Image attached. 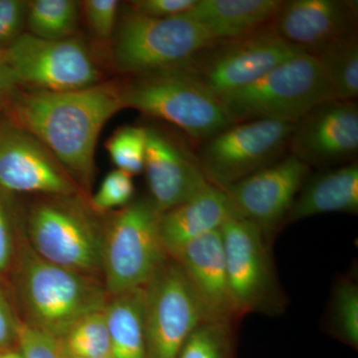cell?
<instances>
[{
    "label": "cell",
    "instance_id": "1",
    "mask_svg": "<svg viewBox=\"0 0 358 358\" xmlns=\"http://www.w3.org/2000/svg\"><path fill=\"white\" fill-rule=\"evenodd\" d=\"M122 109L121 83L117 81L67 92L16 88L8 96L9 117L50 150L89 199L99 136Z\"/></svg>",
    "mask_w": 358,
    "mask_h": 358
},
{
    "label": "cell",
    "instance_id": "2",
    "mask_svg": "<svg viewBox=\"0 0 358 358\" xmlns=\"http://www.w3.org/2000/svg\"><path fill=\"white\" fill-rule=\"evenodd\" d=\"M18 244L13 267L21 322L56 339L78 320L105 308L110 296L102 278L44 260L26 242L23 228Z\"/></svg>",
    "mask_w": 358,
    "mask_h": 358
},
{
    "label": "cell",
    "instance_id": "3",
    "mask_svg": "<svg viewBox=\"0 0 358 358\" xmlns=\"http://www.w3.org/2000/svg\"><path fill=\"white\" fill-rule=\"evenodd\" d=\"M22 224L26 242L42 259L102 278L105 215L86 195L34 196L22 211Z\"/></svg>",
    "mask_w": 358,
    "mask_h": 358
},
{
    "label": "cell",
    "instance_id": "4",
    "mask_svg": "<svg viewBox=\"0 0 358 358\" xmlns=\"http://www.w3.org/2000/svg\"><path fill=\"white\" fill-rule=\"evenodd\" d=\"M218 99L233 124H296L315 106L336 100L319 61L306 53L288 59L253 83Z\"/></svg>",
    "mask_w": 358,
    "mask_h": 358
},
{
    "label": "cell",
    "instance_id": "5",
    "mask_svg": "<svg viewBox=\"0 0 358 358\" xmlns=\"http://www.w3.org/2000/svg\"><path fill=\"white\" fill-rule=\"evenodd\" d=\"M150 197L105 214L102 279L110 296L143 288L169 258Z\"/></svg>",
    "mask_w": 358,
    "mask_h": 358
},
{
    "label": "cell",
    "instance_id": "6",
    "mask_svg": "<svg viewBox=\"0 0 358 358\" xmlns=\"http://www.w3.org/2000/svg\"><path fill=\"white\" fill-rule=\"evenodd\" d=\"M213 41L185 15L150 18L134 13L124 4L109 57L117 72L138 76L178 67Z\"/></svg>",
    "mask_w": 358,
    "mask_h": 358
},
{
    "label": "cell",
    "instance_id": "7",
    "mask_svg": "<svg viewBox=\"0 0 358 358\" xmlns=\"http://www.w3.org/2000/svg\"><path fill=\"white\" fill-rule=\"evenodd\" d=\"M121 83L124 109L169 122L204 141L233 122L218 96L173 70L129 76Z\"/></svg>",
    "mask_w": 358,
    "mask_h": 358
},
{
    "label": "cell",
    "instance_id": "8",
    "mask_svg": "<svg viewBox=\"0 0 358 358\" xmlns=\"http://www.w3.org/2000/svg\"><path fill=\"white\" fill-rule=\"evenodd\" d=\"M300 53L270 24L239 38L214 40L183 64L169 70L219 96L253 83Z\"/></svg>",
    "mask_w": 358,
    "mask_h": 358
},
{
    "label": "cell",
    "instance_id": "9",
    "mask_svg": "<svg viewBox=\"0 0 358 358\" xmlns=\"http://www.w3.org/2000/svg\"><path fill=\"white\" fill-rule=\"evenodd\" d=\"M2 54L17 88L67 92L103 82L95 56L77 35L52 41L24 32Z\"/></svg>",
    "mask_w": 358,
    "mask_h": 358
},
{
    "label": "cell",
    "instance_id": "10",
    "mask_svg": "<svg viewBox=\"0 0 358 358\" xmlns=\"http://www.w3.org/2000/svg\"><path fill=\"white\" fill-rule=\"evenodd\" d=\"M220 232L236 317L281 312L284 299L262 231L236 212L223 224Z\"/></svg>",
    "mask_w": 358,
    "mask_h": 358
},
{
    "label": "cell",
    "instance_id": "11",
    "mask_svg": "<svg viewBox=\"0 0 358 358\" xmlns=\"http://www.w3.org/2000/svg\"><path fill=\"white\" fill-rule=\"evenodd\" d=\"M294 124L251 121L231 124L203 141L197 159L210 185L225 190L280 160Z\"/></svg>",
    "mask_w": 358,
    "mask_h": 358
},
{
    "label": "cell",
    "instance_id": "12",
    "mask_svg": "<svg viewBox=\"0 0 358 358\" xmlns=\"http://www.w3.org/2000/svg\"><path fill=\"white\" fill-rule=\"evenodd\" d=\"M205 322L179 264L169 258L143 287L147 358H176L186 339Z\"/></svg>",
    "mask_w": 358,
    "mask_h": 358
},
{
    "label": "cell",
    "instance_id": "13",
    "mask_svg": "<svg viewBox=\"0 0 358 358\" xmlns=\"http://www.w3.org/2000/svg\"><path fill=\"white\" fill-rule=\"evenodd\" d=\"M0 192L32 196L84 194L50 150L9 115L0 122Z\"/></svg>",
    "mask_w": 358,
    "mask_h": 358
},
{
    "label": "cell",
    "instance_id": "14",
    "mask_svg": "<svg viewBox=\"0 0 358 358\" xmlns=\"http://www.w3.org/2000/svg\"><path fill=\"white\" fill-rule=\"evenodd\" d=\"M310 167L293 155L278 160L224 190L235 210L268 239L286 221Z\"/></svg>",
    "mask_w": 358,
    "mask_h": 358
},
{
    "label": "cell",
    "instance_id": "15",
    "mask_svg": "<svg viewBox=\"0 0 358 358\" xmlns=\"http://www.w3.org/2000/svg\"><path fill=\"white\" fill-rule=\"evenodd\" d=\"M289 148L310 167L352 162L358 152L357 101L329 100L315 106L294 124Z\"/></svg>",
    "mask_w": 358,
    "mask_h": 358
},
{
    "label": "cell",
    "instance_id": "16",
    "mask_svg": "<svg viewBox=\"0 0 358 358\" xmlns=\"http://www.w3.org/2000/svg\"><path fill=\"white\" fill-rule=\"evenodd\" d=\"M147 131L145 169L150 199L160 213L199 194L210 183L197 157L166 129L145 126Z\"/></svg>",
    "mask_w": 358,
    "mask_h": 358
},
{
    "label": "cell",
    "instance_id": "17",
    "mask_svg": "<svg viewBox=\"0 0 358 358\" xmlns=\"http://www.w3.org/2000/svg\"><path fill=\"white\" fill-rule=\"evenodd\" d=\"M357 0H286L271 23L277 34L303 53L357 34Z\"/></svg>",
    "mask_w": 358,
    "mask_h": 358
},
{
    "label": "cell",
    "instance_id": "18",
    "mask_svg": "<svg viewBox=\"0 0 358 358\" xmlns=\"http://www.w3.org/2000/svg\"><path fill=\"white\" fill-rule=\"evenodd\" d=\"M199 301L205 322L230 324L235 319L220 230L186 244L176 258Z\"/></svg>",
    "mask_w": 358,
    "mask_h": 358
},
{
    "label": "cell",
    "instance_id": "19",
    "mask_svg": "<svg viewBox=\"0 0 358 358\" xmlns=\"http://www.w3.org/2000/svg\"><path fill=\"white\" fill-rule=\"evenodd\" d=\"M236 212L227 193L212 185L187 201L162 212L160 238L167 256L176 258L192 240L220 230Z\"/></svg>",
    "mask_w": 358,
    "mask_h": 358
},
{
    "label": "cell",
    "instance_id": "20",
    "mask_svg": "<svg viewBox=\"0 0 358 358\" xmlns=\"http://www.w3.org/2000/svg\"><path fill=\"white\" fill-rule=\"evenodd\" d=\"M284 0H196L183 14L214 40L239 38L273 22Z\"/></svg>",
    "mask_w": 358,
    "mask_h": 358
},
{
    "label": "cell",
    "instance_id": "21",
    "mask_svg": "<svg viewBox=\"0 0 358 358\" xmlns=\"http://www.w3.org/2000/svg\"><path fill=\"white\" fill-rule=\"evenodd\" d=\"M357 212L358 164L352 162L308 178L286 221L292 223L322 214Z\"/></svg>",
    "mask_w": 358,
    "mask_h": 358
},
{
    "label": "cell",
    "instance_id": "22",
    "mask_svg": "<svg viewBox=\"0 0 358 358\" xmlns=\"http://www.w3.org/2000/svg\"><path fill=\"white\" fill-rule=\"evenodd\" d=\"M114 358H147L143 288L110 296L105 308Z\"/></svg>",
    "mask_w": 358,
    "mask_h": 358
},
{
    "label": "cell",
    "instance_id": "23",
    "mask_svg": "<svg viewBox=\"0 0 358 358\" xmlns=\"http://www.w3.org/2000/svg\"><path fill=\"white\" fill-rule=\"evenodd\" d=\"M320 66L336 100L355 101L358 96V36L334 42L313 56Z\"/></svg>",
    "mask_w": 358,
    "mask_h": 358
},
{
    "label": "cell",
    "instance_id": "24",
    "mask_svg": "<svg viewBox=\"0 0 358 358\" xmlns=\"http://www.w3.org/2000/svg\"><path fill=\"white\" fill-rule=\"evenodd\" d=\"M81 2L75 0L28 1L26 30L45 40H65L76 36Z\"/></svg>",
    "mask_w": 358,
    "mask_h": 358
},
{
    "label": "cell",
    "instance_id": "25",
    "mask_svg": "<svg viewBox=\"0 0 358 358\" xmlns=\"http://www.w3.org/2000/svg\"><path fill=\"white\" fill-rule=\"evenodd\" d=\"M55 341L62 358L112 357L103 310L78 320Z\"/></svg>",
    "mask_w": 358,
    "mask_h": 358
},
{
    "label": "cell",
    "instance_id": "26",
    "mask_svg": "<svg viewBox=\"0 0 358 358\" xmlns=\"http://www.w3.org/2000/svg\"><path fill=\"white\" fill-rule=\"evenodd\" d=\"M106 148L117 169L136 176L145 169L147 131L145 126H124L108 138Z\"/></svg>",
    "mask_w": 358,
    "mask_h": 358
},
{
    "label": "cell",
    "instance_id": "27",
    "mask_svg": "<svg viewBox=\"0 0 358 358\" xmlns=\"http://www.w3.org/2000/svg\"><path fill=\"white\" fill-rule=\"evenodd\" d=\"M329 326L331 331L348 345L358 346V287L343 279L334 289L331 303Z\"/></svg>",
    "mask_w": 358,
    "mask_h": 358
},
{
    "label": "cell",
    "instance_id": "28",
    "mask_svg": "<svg viewBox=\"0 0 358 358\" xmlns=\"http://www.w3.org/2000/svg\"><path fill=\"white\" fill-rule=\"evenodd\" d=\"M230 324L203 322L186 339L176 358H229Z\"/></svg>",
    "mask_w": 358,
    "mask_h": 358
},
{
    "label": "cell",
    "instance_id": "29",
    "mask_svg": "<svg viewBox=\"0 0 358 358\" xmlns=\"http://www.w3.org/2000/svg\"><path fill=\"white\" fill-rule=\"evenodd\" d=\"M121 2L117 0H84L81 2L85 21L92 38L110 53L114 38Z\"/></svg>",
    "mask_w": 358,
    "mask_h": 358
},
{
    "label": "cell",
    "instance_id": "30",
    "mask_svg": "<svg viewBox=\"0 0 358 358\" xmlns=\"http://www.w3.org/2000/svg\"><path fill=\"white\" fill-rule=\"evenodd\" d=\"M133 176L120 169H114L106 176L98 192L90 197L92 208L101 214L117 210L134 200Z\"/></svg>",
    "mask_w": 358,
    "mask_h": 358
},
{
    "label": "cell",
    "instance_id": "31",
    "mask_svg": "<svg viewBox=\"0 0 358 358\" xmlns=\"http://www.w3.org/2000/svg\"><path fill=\"white\" fill-rule=\"evenodd\" d=\"M27 9L26 0H0V53L26 32Z\"/></svg>",
    "mask_w": 358,
    "mask_h": 358
},
{
    "label": "cell",
    "instance_id": "32",
    "mask_svg": "<svg viewBox=\"0 0 358 358\" xmlns=\"http://www.w3.org/2000/svg\"><path fill=\"white\" fill-rule=\"evenodd\" d=\"M13 195L0 192V274L13 268L15 260V211L13 210L10 199Z\"/></svg>",
    "mask_w": 358,
    "mask_h": 358
},
{
    "label": "cell",
    "instance_id": "33",
    "mask_svg": "<svg viewBox=\"0 0 358 358\" xmlns=\"http://www.w3.org/2000/svg\"><path fill=\"white\" fill-rule=\"evenodd\" d=\"M17 346L24 358H62L55 338L20 322Z\"/></svg>",
    "mask_w": 358,
    "mask_h": 358
},
{
    "label": "cell",
    "instance_id": "34",
    "mask_svg": "<svg viewBox=\"0 0 358 358\" xmlns=\"http://www.w3.org/2000/svg\"><path fill=\"white\" fill-rule=\"evenodd\" d=\"M196 0H133L127 6L134 13L150 18H169L183 15Z\"/></svg>",
    "mask_w": 358,
    "mask_h": 358
},
{
    "label": "cell",
    "instance_id": "35",
    "mask_svg": "<svg viewBox=\"0 0 358 358\" xmlns=\"http://www.w3.org/2000/svg\"><path fill=\"white\" fill-rule=\"evenodd\" d=\"M20 317L0 287V350L17 345Z\"/></svg>",
    "mask_w": 358,
    "mask_h": 358
},
{
    "label": "cell",
    "instance_id": "36",
    "mask_svg": "<svg viewBox=\"0 0 358 358\" xmlns=\"http://www.w3.org/2000/svg\"><path fill=\"white\" fill-rule=\"evenodd\" d=\"M16 88L13 73L4 60L3 54L0 53V96H9Z\"/></svg>",
    "mask_w": 358,
    "mask_h": 358
},
{
    "label": "cell",
    "instance_id": "37",
    "mask_svg": "<svg viewBox=\"0 0 358 358\" xmlns=\"http://www.w3.org/2000/svg\"><path fill=\"white\" fill-rule=\"evenodd\" d=\"M0 358H24L17 345L0 350Z\"/></svg>",
    "mask_w": 358,
    "mask_h": 358
},
{
    "label": "cell",
    "instance_id": "38",
    "mask_svg": "<svg viewBox=\"0 0 358 358\" xmlns=\"http://www.w3.org/2000/svg\"><path fill=\"white\" fill-rule=\"evenodd\" d=\"M8 115V96H0V122Z\"/></svg>",
    "mask_w": 358,
    "mask_h": 358
}]
</instances>
